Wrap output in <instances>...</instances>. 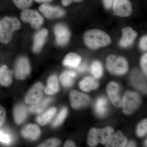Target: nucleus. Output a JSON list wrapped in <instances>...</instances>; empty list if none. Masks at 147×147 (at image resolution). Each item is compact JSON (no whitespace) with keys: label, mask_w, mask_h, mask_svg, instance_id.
<instances>
[{"label":"nucleus","mask_w":147,"mask_h":147,"mask_svg":"<svg viewBox=\"0 0 147 147\" xmlns=\"http://www.w3.org/2000/svg\"><path fill=\"white\" fill-rule=\"evenodd\" d=\"M84 41L88 47L95 49L105 47L111 43L110 36L105 32L98 30H92L84 34Z\"/></svg>","instance_id":"f257e3e1"},{"label":"nucleus","mask_w":147,"mask_h":147,"mask_svg":"<svg viewBox=\"0 0 147 147\" xmlns=\"http://www.w3.org/2000/svg\"><path fill=\"white\" fill-rule=\"evenodd\" d=\"M21 24L17 18L6 17L0 22V41L7 43L11 40L13 33L20 29Z\"/></svg>","instance_id":"f03ea898"},{"label":"nucleus","mask_w":147,"mask_h":147,"mask_svg":"<svg viewBox=\"0 0 147 147\" xmlns=\"http://www.w3.org/2000/svg\"><path fill=\"white\" fill-rule=\"evenodd\" d=\"M114 129L111 127L104 128H92L90 131L88 143L90 146L95 147L99 143L105 144L113 134Z\"/></svg>","instance_id":"7ed1b4c3"},{"label":"nucleus","mask_w":147,"mask_h":147,"mask_svg":"<svg viewBox=\"0 0 147 147\" xmlns=\"http://www.w3.org/2000/svg\"><path fill=\"white\" fill-rule=\"evenodd\" d=\"M106 66L110 72L117 75L124 74L128 67L127 61L125 58L113 55L108 56L107 58Z\"/></svg>","instance_id":"20e7f679"},{"label":"nucleus","mask_w":147,"mask_h":147,"mask_svg":"<svg viewBox=\"0 0 147 147\" xmlns=\"http://www.w3.org/2000/svg\"><path fill=\"white\" fill-rule=\"evenodd\" d=\"M122 103L124 113L127 115H130L139 108L141 103V99L137 93L127 92L124 96Z\"/></svg>","instance_id":"39448f33"},{"label":"nucleus","mask_w":147,"mask_h":147,"mask_svg":"<svg viewBox=\"0 0 147 147\" xmlns=\"http://www.w3.org/2000/svg\"><path fill=\"white\" fill-rule=\"evenodd\" d=\"M21 20L25 22L30 23L32 27L37 29L42 26L43 18L37 11L26 9L21 12Z\"/></svg>","instance_id":"423d86ee"},{"label":"nucleus","mask_w":147,"mask_h":147,"mask_svg":"<svg viewBox=\"0 0 147 147\" xmlns=\"http://www.w3.org/2000/svg\"><path fill=\"white\" fill-rule=\"evenodd\" d=\"M69 99L71 106L74 109H78L86 106L90 100L88 96L75 90L70 92Z\"/></svg>","instance_id":"0eeeda50"},{"label":"nucleus","mask_w":147,"mask_h":147,"mask_svg":"<svg viewBox=\"0 0 147 147\" xmlns=\"http://www.w3.org/2000/svg\"><path fill=\"white\" fill-rule=\"evenodd\" d=\"M113 8L115 14L120 17H128L132 12L131 3L129 0H115Z\"/></svg>","instance_id":"6e6552de"},{"label":"nucleus","mask_w":147,"mask_h":147,"mask_svg":"<svg viewBox=\"0 0 147 147\" xmlns=\"http://www.w3.org/2000/svg\"><path fill=\"white\" fill-rule=\"evenodd\" d=\"M30 66L28 59L22 57L18 59L15 68L16 79L24 80L28 76L30 72Z\"/></svg>","instance_id":"1a4fd4ad"},{"label":"nucleus","mask_w":147,"mask_h":147,"mask_svg":"<svg viewBox=\"0 0 147 147\" xmlns=\"http://www.w3.org/2000/svg\"><path fill=\"white\" fill-rule=\"evenodd\" d=\"M43 86L41 83L36 84L29 91L25 98V101L29 104H36L42 99Z\"/></svg>","instance_id":"9d476101"},{"label":"nucleus","mask_w":147,"mask_h":147,"mask_svg":"<svg viewBox=\"0 0 147 147\" xmlns=\"http://www.w3.org/2000/svg\"><path fill=\"white\" fill-rule=\"evenodd\" d=\"M39 9L43 16L48 18H59L63 16L65 13L62 9L50 5L47 3H44L40 5Z\"/></svg>","instance_id":"9b49d317"},{"label":"nucleus","mask_w":147,"mask_h":147,"mask_svg":"<svg viewBox=\"0 0 147 147\" xmlns=\"http://www.w3.org/2000/svg\"><path fill=\"white\" fill-rule=\"evenodd\" d=\"M54 32L56 41L58 45H65L70 38V33L67 27L63 24H59L55 26Z\"/></svg>","instance_id":"f8f14e48"},{"label":"nucleus","mask_w":147,"mask_h":147,"mask_svg":"<svg viewBox=\"0 0 147 147\" xmlns=\"http://www.w3.org/2000/svg\"><path fill=\"white\" fill-rule=\"evenodd\" d=\"M123 36L119 41V45L123 47H127L131 45L137 36V32L130 27H127L123 30Z\"/></svg>","instance_id":"ddd939ff"},{"label":"nucleus","mask_w":147,"mask_h":147,"mask_svg":"<svg viewBox=\"0 0 147 147\" xmlns=\"http://www.w3.org/2000/svg\"><path fill=\"white\" fill-rule=\"evenodd\" d=\"M119 91V89L118 85L116 83L112 82L108 84L107 88V93L113 104L117 107H121V105Z\"/></svg>","instance_id":"4468645a"},{"label":"nucleus","mask_w":147,"mask_h":147,"mask_svg":"<svg viewBox=\"0 0 147 147\" xmlns=\"http://www.w3.org/2000/svg\"><path fill=\"white\" fill-rule=\"evenodd\" d=\"M48 35V31L43 29L37 32L35 35L33 50L35 53H38L41 50Z\"/></svg>","instance_id":"2eb2a0df"},{"label":"nucleus","mask_w":147,"mask_h":147,"mask_svg":"<svg viewBox=\"0 0 147 147\" xmlns=\"http://www.w3.org/2000/svg\"><path fill=\"white\" fill-rule=\"evenodd\" d=\"M21 134L25 138L34 140L39 137L40 130L37 125L30 124L23 129Z\"/></svg>","instance_id":"dca6fc26"},{"label":"nucleus","mask_w":147,"mask_h":147,"mask_svg":"<svg viewBox=\"0 0 147 147\" xmlns=\"http://www.w3.org/2000/svg\"><path fill=\"white\" fill-rule=\"evenodd\" d=\"M106 147H123L126 145L127 139L124 136L121 131H118L110 137Z\"/></svg>","instance_id":"f3484780"},{"label":"nucleus","mask_w":147,"mask_h":147,"mask_svg":"<svg viewBox=\"0 0 147 147\" xmlns=\"http://www.w3.org/2000/svg\"><path fill=\"white\" fill-rule=\"evenodd\" d=\"M11 71L6 65L0 67V84L3 86L7 87L12 83Z\"/></svg>","instance_id":"a211bd4d"},{"label":"nucleus","mask_w":147,"mask_h":147,"mask_svg":"<svg viewBox=\"0 0 147 147\" xmlns=\"http://www.w3.org/2000/svg\"><path fill=\"white\" fill-rule=\"evenodd\" d=\"M80 88L85 92L95 90L99 86V83L94 78L88 76L84 78L79 84Z\"/></svg>","instance_id":"6ab92c4d"},{"label":"nucleus","mask_w":147,"mask_h":147,"mask_svg":"<svg viewBox=\"0 0 147 147\" xmlns=\"http://www.w3.org/2000/svg\"><path fill=\"white\" fill-rule=\"evenodd\" d=\"M27 109L25 105H17L13 110V115L16 123L20 124L23 123L26 118Z\"/></svg>","instance_id":"aec40b11"},{"label":"nucleus","mask_w":147,"mask_h":147,"mask_svg":"<svg viewBox=\"0 0 147 147\" xmlns=\"http://www.w3.org/2000/svg\"><path fill=\"white\" fill-rule=\"evenodd\" d=\"M82 58L78 54L75 53H69L67 55L64 59V65L71 67H77L81 63Z\"/></svg>","instance_id":"412c9836"},{"label":"nucleus","mask_w":147,"mask_h":147,"mask_svg":"<svg viewBox=\"0 0 147 147\" xmlns=\"http://www.w3.org/2000/svg\"><path fill=\"white\" fill-rule=\"evenodd\" d=\"M59 90L57 78L55 75L50 76L47 81V86L45 92L47 94L52 95L57 93Z\"/></svg>","instance_id":"4be33fe9"},{"label":"nucleus","mask_w":147,"mask_h":147,"mask_svg":"<svg viewBox=\"0 0 147 147\" xmlns=\"http://www.w3.org/2000/svg\"><path fill=\"white\" fill-rule=\"evenodd\" d=\"M76 76V74L74 71H65L61 74L60 80L63 86L69 87L73 84L74 78Z\"/></svg>","instance_id":"5701e85b"},{"label":"nucleus","mask_w":147,"mask_h":147,"mask_svg":"<svg viewBox=\"0 0 147 147\" xmlns=\"http://www.w3.org/2000/svg\"><path fill=\"white\" fill-rule=\"evenodd\" d=\"M57 111L55 108H52L40 115L37 118V121L41 125H45L49 122L50 120L55 115Z\"/></svg>","instance_id":"b1692460"},{"label":"nucleus","mask_w":147,"mask_h":147,"mask_svg":"<svg viewBox=\"0 0 147 147\" xmlns=\"http://www.w3.org/2000/svg\"><path fill=\"white\" fill-rule=\"evenodd\" d=\"M108 101L104 97L99 98L95 103V110L98 115H105L108 110Z\"/></svg>","instance_id":"393cba45"},{"label":"nucleus","mask_w":147,"mask_h":147,"mask_svg":"<svg viewBox=\"0 0 147 147\" xmlns=\"http://www.w3.org/2000/svg\"><path fill=\"white\" fill-rule=\"evenodd\" d=\"M53 99L51 98H46L45 100L40 102H38L34 105H32L29 108V110L31 113H40L42 112L47 105L51 102Z\"/></svg>","instance_id":"a878e982"},{"label":"nucleus","mask_w":147,"mask_h":147,"mask_svg":"<svg viewBox=\"0 0 147 147\" xmlns=\"http://www.w3.org/2000/svg\"><path fill=\"white\" fill-rule=\"evenodd\" d=\"M102 67L101 63L98 61H95L92 64L91 72L96 78H100L102 75Z\"/></svg>","instance_id":"bb28decb"},{"label":"nucleus","mask_w":147,"mask_h":147,"mask_svg":"<svg viewBox=\"0 0 147 147\" xmlns=\"http://www.w3.org/2000/svg\"><path fill=\"white\" fill-rule=\"evenodd\" d=\"M67 110L66 108H63L53 122V125L56 127L61 125L63 121L67 115Z\"/></svg>","instance_id":"cd10ccee"},{"label":"nucleus","mask_w":147,"mask_h":147,"mask_svg":"<svg viewBox=\"0 0 147 147\" xmlns=\"http://www.w3.org/2000/svg\"><path fill=\"white\" fill-rule=\"evenodd\" d=\"M147 131V120L145 119L139 124L137 129V134L139 137H143L146 134Z\"/></svg>","instance_id":"c85d7f7f"},{"label":"nucleus","mask_w":147,"mask_h":147,"mask_svg":"<svg viewBox=\"0 0 147 147\" xmlns=\"http://www.w3.org/2000/svg\"><path fill=\"white\" fill-rule=\"evenodd\" d=\"M16 6L21 9H28L32 5L33 0H13Z\"/></svg>","instance_id":"c756f323"},{"label":"nucleus","mask_w":147,"mask_h":147,"mask_svg":"<svg viewBox=\"0 0 147 147\" xmlns=\"http://www.w3.org/2000/svg\"><path fill=\"white\" fill-rule=\"evenodd\" d=\"M60 144V142L57 139H52L47 140L45 143L40 145L39 147H57Z\"/></svg>","instance_id":"7c9ffc66"},{"label":"nucleus","mask_w":147,"mask_h":147,"mask_svg":"<svg viewBox=\"0 0 147 147\" xmlns=\"http://www.w3.org/2000/svg\"><path fill=\"white\" fill-rule=\"evenodd\" d=\"M0 142L6 144H9L11 142V138L8 133L0 130Z\"/></svg>","instance_id":"2f4dec72"},{"label":"nucleus","mask_w":147,"mask_h":147,"mask_svg":"<svg viewBox=\"0 0 147 147\" xmlns=\"http://www.w3.org/2000/svg\"><path fill=\"white\" fill-rule=\"evenodd\" d=\"M6 118V110L5 108L0 105V127H1L5 121Z\"/></svg>","instance_id":"473e14b6"},{"label":"nucleus","mask_w":147,"mask_h":147,"mask_svg":"<svg viewBox=\"0 0 147 147\" xmlns=\"http://www.w3.org/2000/svg\"><path fill=\"white\" fill-rule=\"evenodd\" d=\"M147 53L145 54L144 56L142 57V59H141V66L143 71L146 75H147Z\"/></svg>","instance_id":"72a5a7b5"},{"label":"nucleus","mask_w":147,"mask_h":147,"mask_svg":"<svg viewBox=\"0 0 147 147\" xmlns=\"http://www.w3.org/2000/svg\"><path fill=\"white\" fill-rule=\"evenodd\" d=\"M147 36L143 37L141 39L140 41V46L141 49L144 50H146L147 48Z\"/></svg>","instance_id":"f704fd0d"},{"label":"nucleus","mask_w":147,"mask_h":147,"mask_svg":"<svg viewBox=\"0 0 147 147\" xmlns=\"http://www.w3.org/2000/svg\"><path fill=\"white\" fill-rule=\"evenodd\" d=\"M103 3L106 9H110L112 6L114 0H103Z\"/></svg>","instance_id":"c9c22d12"},{"label":"nucleus","mask_w":147,"mask_h":147,"mask_svg":"<svg viewBox=\"0 0 147 147\" xmlns=\"http://www.w3.org/2000/svg\"><path fill=\"white\" fill-rule=\"evenodd\" d=\"M82 0H62V3L63 5L64 6H67L69 5V4L74 2H80Z\"/></svg>","instance_id":"e433bc0d"},{"label":"nucleus","mask_w":147,"mask_h":147,"mask_svg":"<svg viewBox=\"0 0 147 147\" xmlns=\"http://www.w3.org/2000/svg\"><path fill=\"white\" fill-rule=\"evenodd\" d=\"M87 68H88V65L86 64L82 63L78 67V70L81 72H84L87 70Z\"/></svg>","instance_id":"4c0bfd02"},{"label":"nucleus","mask_w":147,"mask_h":147,"mask_svg":"<svg viewBox=\"0 0 147 147\" xmlns=\"http://www.w3.org/2000/svg\"><path fill=\"white\" fill-rule=\"evenodd\" d=\"M76 145L74 144V142L71 141V140H69L67 142H66L64 146V147H76Z\"/></svg>","instance_id":"58836bf2"},{"label":"nucleus","mask_w":147,"mask_h":147,"mask_svg":"<svg viewBox=\"0 0 147 147\" xmlns=\"http://www.w3.org/2000/svg\"><path fill=\"white\" fill-rule=\"evenodd\" d=\"M36 2L38 3H47L52 2L53 0H34Z\"/></svg>","instance_id":"ea45409f"},{"label":"nucleus","mask_w":147,"mask_h":147,"mask_svg":"<svg viewBox=\"0 0 147 147\" xmlns=\"http://www.w3.org/2000/svg\"><path fill=\"white\" fill-rule=\"evenodd\" d=\"M127 147H136V145L135 144V143H134V142H132V141H131V142H129V143L128 144H127V146H126Z\"/></svg>","instance_id":"a19ab883"},{"label":"nucleus","mask_w":147,"mask_h":147,"mask_svg":"<svg viewBox=\"0 0 147 147\" xmlns=\"http://www.w3.org/2000/svg\"><path fill=\"white\" fill-rule=\"evenodd\" d=\"M145 146H147V140H146L145 142Z\"/></svg>","instance_id":"79ce46f5"}]
</instances>
